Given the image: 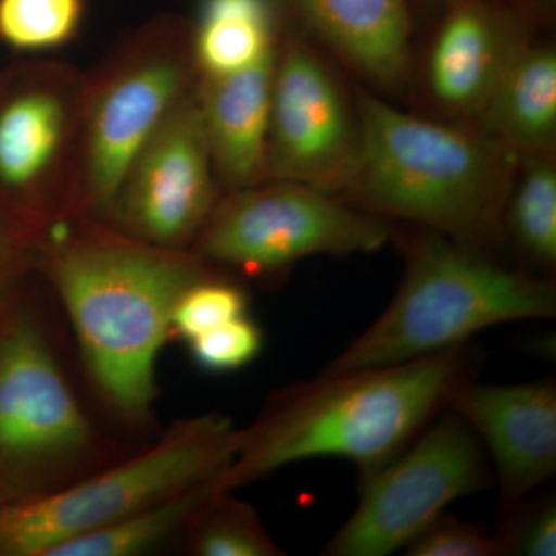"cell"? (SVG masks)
<instances>
[{
  "instance_id": "9a60e30c",
  "label": "cell",
  "mask_w": 556,
  "mask_h": 556,
  "mask_svg": "<svg viewBox=\"0 0 556 556\" xmlns=\"http://www.w3.org/2000/svg\"><path fill=\"white\" fill-rule=\"evenodd\" d=\"M314 38L380 97L412 79L409 0H291Z\"/></svg>"
},
{
  "instance_id": "7a4b0ae2",
  "label": "cell",
  "mask_w": 556,
  "mask_h": 556,
  "mask_svg": "<svg viewBox=\"0 0 556 556\" xmlns=\"http://www.w3.org/2000/svg\"><path fill=\"white\" fill-rule=\"evenodd\" d=\"M478 367V351L464 343L404 364L321 372L285 388L239 430L236 455L217 475L218 490L233 492L317 457L351 460L361 478L368 477L447 409L453 391Z\"/></svg>"
},
{
  "instance_id": "8fae6325",
  "label": "cell",
  "mask_w": 556,
  "mask_h": 556,
  "mask_svg": "<svg viewBox=\"0 0 556 556\" xmlns=\"http://www.w3.org/2000/svg\"><path fill=\"white\" fill-rule=\"evenodd\" d=\"M93 431L35 318L0 317V486L62 468L90 448Z\"/></svg>"
},
{
  "instance_id": "52a82bcc",
  "label": "cell",
  "mask_w": 556,
  "mask_h": 556,
  "mask_svg": "<svg viewBox=\"0 0 556 556\" xmlns=\"http://www.w3.org/2000/svg\"><path fill=\"white\" fill-rule=\"evenodd\" d=\"M393 237L388 219L336 193L266 179L223 193L190 251L215 268L266 277L318 255L371 254Z\"/></svg>"
},
{
  "instance_id": "5b68a950",
  "label": "cell",
  "mask_w": 556,
  "mask_h": 556,
  "mask_svg": "<svg viewBox=\"0 0 556 556\" xmlns=\"http://www.w3.org/2000/svg\"><path fill=\"white\" fill-rule=\"evenodd\" d=\"M195 84L190 24L170 16L131 31L86 76L73 217L105 222L131 161Z\"/></svg>"
},
{
  "instance_id": "277c9868",
  "label": "cell",
  "mask_w": 556,
  "mask_h": 556,
  "mask_svg": "<svg viewBox=\"0 0 556 556\" xmlns=\"http://www.w3.org/2000/svg\"><path fill=\"white\" fill-rule=\"evenodd\" d=\"M402 249L396 294L321 372L404 364L464 345L496 325L555 317L551 277L508 268L495 255L434 230L417 228Z\"/></svg>"
},
{
  "instance_id": "d4e9b609",
  "label": "cell",
  "mask_w": 556,
  "mask_h": 556,
  "mask_svg": "<svg viewBox=\"0 0 556 556\" xmlns=\"http://www.w3.org/2000/svg\"><path fill=\"white\" fill-rule=\"evenodd\" d=\"M404 554L408 556H501L497 533H490L471 522L442 515L417 535Z\"/></svg>"
},
{
  "instance_id": "484cf974",
  "label": "cell",
  "mask_w": 556,
  "mask_h": 556,
  "mask_svg": "<svg viewBox=\"0 0 556 556\" xmlns=\"http://www.w3.org/2000/svg\"><path fill=\"white\" fill-rule=\"evenodd\" d=\"M504 526L497 530L504 555H556L555 497L526 506L522 501L510 514L504 515Z\"/></svg>"
},
{
  "instance_id": "ba28073f",
  "label": "cell",
  "mask_w": 556,
  "mask_h": 556,
  "mask_svg": "<svg viewBox=\"0 0 556 556\" xmlns=\"http://www.w3.org/2000/svg\"><path fill=\"white\" fill-rule=\"evenodd\" d=\"M84 87L58 62L0 73V207L36 239L75 212Z\"/></svg>"
},
{
  "instance_id": "ffe728a7",
  "label": "cell",
  "mask_w": 556,
  "mask_h": 556,
  "mask_svg": "<svg viewBox=\"0 0 556 556\" xmlns=\"http://www.w3.org/2000/svg\"><path fill=\"white\" fill-rule=\"evenodd\" d=\"M504 233L547 276L556 266V150L518 160L504 211Z\"/></svg>"
},
{
  "instance_id": "5bb4252c",
  "label": "cell",
  "mask_w": 556,
  "mask_h": 556,
  "mask_svg": "<svg viewBox=\"0 0 556 556\" xmlns=\"http://www.w3.org/2000/svg\"><path fill=\"white\" fill-rule=\"evenodd\" d=\"M525 22L489 0H456L431 36L420 86L437 118L473 123L522 43Z\"/></svg>"
},
{
  "instance_id": "6da1fadb",
  "label": "cell",
  "mask_w": 556,
  "mask_h": 556,
  "mask_svg": "<svg viewBox=\"0 0 556 556\" xmlns=\"http://www.w3.org/2000/svg\"><path fill=\"white\" fill-rule=\"evenodd\" d=\"M35 260L67 309L102 397L127 419L148 417L178 299L218 268L193 251L153 247L86 217L43 229Z\"/></svg>"
},
{
  "instance_id": "d6986e66",
  "label": "cell",
  "mask_w": 556,
  "mask_h": 556,
  "mask_svg": "<svg viewBox=\"0 0 556 556\" xmlns=\"http://www.w3.org/2000/svg\"><path fill=\"white\" fill-rule=\"evenodd\" d=\"M217 475L188 486L137 514L65 541L47 556H135L185 533L197 510L215 493Z\"/></svg>"
},
{
  "instance_id": "44dd1931",
  "label": "cell",
  "mask_w": 556,
  "mask_h": 556,
  "mask_svg": "<svg viewBox=\"0 0 556 556\" xmlns=\"http://www.w3.org/2000/svg\"><path fill=\"white\" fill-rule=\"evenodd\" d=\"M185 533L188 551L197 556L285 555L257 511L232 496V492H217L208 497L190 519Z\"/></svg>"
},
{
  "instance_id": "9c48e42d",
  "label": "cell",
  "mask_w": 556,
  "mask_h": 556,
  "mask_svg": "<svg viewBox=\"0 0 556 556\" xmlns=\"http://www.w3.org/2000/svg\"><path fill=\"white\" fill-rule=\"evenodd\" d=\"M361 481L357 507L321 555L394 554L442 517L450 504L495 479L475 431L447 408L407 448Z\"/></svg>"
},
{
  "instance_id": "83f0119b",
  "label": "cell",
  "mask_w": 556,
  "mask_h": 556,
  "mask_svg": "<svg viewBox=\"0 0 556 556\" xmlns=\"http://www.w3.org/2000/svg\"><path fill=\"white\" fill-rule=\"evenodd\" d=\"M5 501L9 500H7L5 492H3L2 486H0V510H2V506L5 504Z\"/></svg>"
},
{
  "instance_id": "cb8c5ba5",
  "label": "cell",
  "mask_w": 556,
  "mask_h": 556,
  "mask_svg": "<svg viewBox=\"0 0 556 556\" xmlns=\"http://www.w3.org/2000/svg\"><path fill=\"white\" fill-rule=\"evenodd\" d=\"M263 343L262 328L247 314L190 340L189 345L201 369L225 375L251 365L262 353Z\"/></svg>"
},
{
  "instance_id": "30bf717a",
  "label": "cell",
  "mask_w": 556,
  "mask_h": 556,
  "mask_svg": "<svg viewBox=\"0 0 556 556\" xmlns=\"http://www.w3.org/2000/svg\"><path fill=\"white\" fill-rule=\"evenodd\" d=\"M325 53L283 28L274 61L268 179L340 197L361 159V115L356 91Z\"/></svg>"
},
{
  "instance_id": "e0dca14e",
  "label": "cell",
  "mask_w": 556,
  "mask_h": 556,
  "mask_svg": "<svg viewBox=\"0 0 556 556\" xmlns=\"http://www.w3.org/2000/svg\"><path fill=\"white\" fill-rule=\"evenodd\" d=\"M517 159L556 150V50L551 42L522 43L473 121Z\"/></svg>"
},
{
  "instance_id": "4316f807",
  "label": "cell",
  "mask_w": 556,
  "mask_h": 556,
  "mask_svg": "<svg viewBox=\"0 0 556 556\" xmlns=\"http://www.w3.org/2000/svg\"><path fill=\"white\" fill-rule=\"evenodd\" d=\"M35 233L0 207V292L35 260Z\"/></svg>"
},
{
  "instance_id": "3957f363",
  "label": "cell",
  "mask_w": 556,
  "mask_h": 556,
  "mask_svg": "<svg viewBox=\"0 0 556 556\" xmlns=\"http://www.w3.org/2000/svg\"><path fill=\"white\" fill-rule=\"evenodd\" d=\"M362 149L342 199L495 255L518 159L477 124L416 115L357 87Z\"/></svg>"
},
{
  "instance_id": "ac0fdd59",
  "label": "cell",
  "mask_w": 556,
  "mask_h": 556,
  "mask_svg": "<svg viewBox=\"0 0 556 556\" xmlns=\"http://www.w3.org/2000/svg\"><path fill=\"white\" fill-rule=\"evenodd\" d=\"M283 33L277 0H201L190 24L197 78L232 75L276 51Z\"/></svg>"
},
{
  "instance_id": "8992f818",
  "label": "cell",
  "mask_w": 556,
  "mask_h": 556,
  "mask_svg": "<svg viewBox=\"0 0 556 556\" xmlns=\"http://www.w3.org/2000/svg\"><path fill=\"white\" fill-rule=\"evenodd\" d=\"M239 428L204 415L172 428L159 444L89 479L53 492L5 501L0 555L47 556L93 532L215 477L236 455Z\"/></svg>"
},
{
  "instance_id": "603a6c76",
  "label": "cell",
  "mask_w": 556,
  "mask_h": 556,
  "mask_svg": "<svg viewBox=\"0 0 556 556\" xmlns=\"http://www.w3.org/2000/svg\"><path fill=\"white\" fill-rule=\"evenodd\" d=\"M248 308L247 289L222 270H212L178 299L172 314V334L190 342L233 318L247 316Z\"/></svg>"
},
{
  "instance_id": "4fadbf2b",
  "label": "cell",
  "mask_w": 556,
  "mask_h": 556,
  "mask_svg": "<svg viewBox=\"0 0 556 556\" xmlns=\"http://www.w3.org/2000/svg\"><path fill=\"white\" fill-rule=\"evenodd\" d=\"M447 408L466 420L490 455L503 517L554 477L555 380L497 386L471 378L453 391Z\"/></svg>"
},
{
  "instance_id": "7402d4cb",
  "label": "cell",
  "mask_w": 556,
  "mask_h": 556,
  "mask_svg": "<svg viewBox=\"0 0 556 556\" xmlns=\"http://www.w3.org/2000/svg\"><path fill=\"white\" fill-rule=\"evenodd\" d=\"M83 17L84 0H0V40L27 53L60 49Z\"/></svg>"
},
{
  "instance_id": "2e32d148",
  "label": "cell",
  "mask_w": 556,
  "mask_h": 556,
  "mask_svg": "<svg viewBox=\"0 0 556 556\" xmlns=\"http://www.w3.org/2000/svg\"><path fill=\"white\" fill-rule=\"evenodd\" d=\"M276 51L232 75L197 78L195 97L201 119L215 174L225 192L268 179Z\"/></svg>"
},
{
  "instance_id": "7c38bea8",
  "label": "cell",
  "mask_w": 556,
  "mask_h": 556,
  "mask_svg": "<svg viewBox=\"0 0 556 556\" xmlns=\"http://www.w3.org/2000/svg\"><path fill=\"white\" fill-rule=\"evenodd\" d=\"M223 193L193 89L131 161L104 223L153 247L190 251Z\"/></svg>"
}]
</instances>
